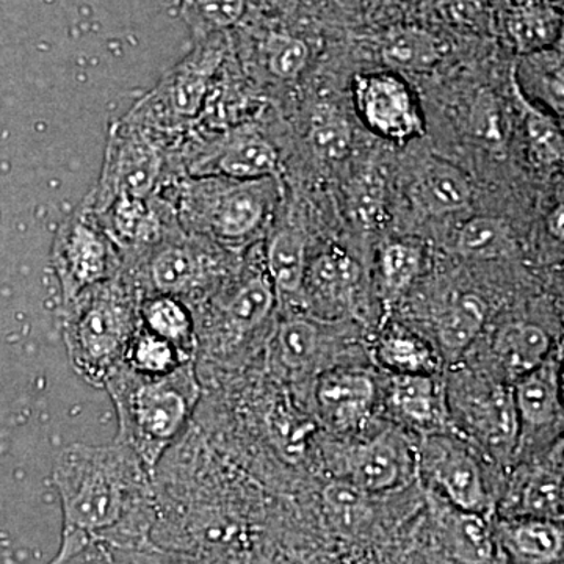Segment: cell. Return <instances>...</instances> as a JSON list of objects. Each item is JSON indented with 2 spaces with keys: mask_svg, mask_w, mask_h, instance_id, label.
Masks as SVG:
<instances>
[{
  "mask_svg": "<svg viewBox=\"0 0 564 564\" xmlns=\"http://www.w3.org/2000/svg\"><path fill=\"white\" fill-rule=\"evenodd\" d=\"M377 389L369 375L351 369L326 370L315 386L323 421L339 432L361 429L372 415Z\"/></svg>",
  "mask_w": 564,
  "mask_h": 564,
  "instance_id": "obj_12",
  "label": "cell"
},
{
  "mask_svg": "<svg viewBox=\"0 0 564 564\" xmlns=\"http://www.w3.org/2000/svg\"><path fill=\"white\" fill-rule=\"evenodd\" d=\"M323 497L334 524L340 529H356L369 514L367 492L348 480L333 481L326 486Z\"/></svg>",
  "mask_w": 564,
  "mask_h": 564,
  "instance_id": "obj_36",
  "label": "cell"
},
{
  "mask_svg": "<svg viewBox=\"0 0 564 564\" xmlns=\"http://www.w3.org/2000/svg\"><path fill=\"white\" fill-rule=\"evenodd\" d=\"M551 339L532 323H510L496 336L494 352L511 381L519 380L547 361Z\"/></svg>",
  "mask_w": 564,
  "mask_h": 564,
  "instance_id": "obj_20",
  "label": "cell"
},
{
  "mask_svg": "<svg viewBox=\"0 0 564 564\" xmlns=\"http://www.w3.org/2000/svg\"><path fill=\"white\" fill-rule=\"evenodd\" d=\"M414 202L430 214L464 209L473 199V187L456 166L433 161L414 184Z\"/></svg>",
  "mask_w": 564,
  "mask_h": 564,
  "instance_id": "obj_22",
  "label": "cell"
},
{
  "mask_svg": "<svg viewBox=\"0 0 564 564\" xmlns=\"http://www.w3.org/2000/svg\"><path fill=\"white\" fill-rule=\"evenodd\" d=\"M391 402L408 425L429 434L444 433L448 414L445 397L433 375H395Z\"/></svg>",
  "mask_w": 564,
  "mask_h": 564,
  "instance_id": "obj_16",
  "label": "cell"
},
{
  "mask_svg": "<svg viewBox=\"0 0 564 564\" xmlns=\"http://www.w3.org/2000/svg\"><path fill=\"white\" fill-rule=\"evenodd\" d=\"M273 362L289 373L306 370L321 351V332L307 318H285L270 343Z\"/></svg>",
  "mask_w": 564,
  "mask_h": 564,
  "instance_id": "obj_25",
  "label": "cell"
},
{
  "mask_svg": "<svg viewBox=\"0 0 564 564\" xmlns=\"http://www.w3.org/2000/svg\"><path fill=\"white\" fill-rule=\"evenodd\" d=\"M267 270L274 291L295 295L303 289L306 276V239L292 229L278 231L267 247Z\"/></svg>",
  "mask_w": 564,
  "mask_h": 564,
  "instance_id": "obj_26",
  "label": "cell"
},
{
  "mask_svg": "<svg viewBox=\"0 0 564 564\" xmlns=\"http://www.w3.org/2000/svg\"><path fill=\"white\" fill-rule=\"evenodd\" d=\"M196 361V358L181 350L170 340L155 336L139 325L133 334L122 364L133 372L159 377L173 372L184 364Z\"/></svg>",
  "mask_w": 564,
  "mask_h": 564,
  "instance_id": "obj_28",
  "label": "cell"
},
{
  "mask_svg": "<svg viewBox=\"0 0 564 564\" xmlns=\"http://www.w3.org/2000/svg\"><path fill=\"white\" fill-rule=\"evenodd\" d=\"M310 143L315 154L323 161H344L351 151L350 124L333 111L318 113L311 126Z\"/></svg>",
  "mask_w": 564,
  "mask_h": 564,
  "instance_id": "obj_35",
  "label": "cell"
},
{
  "mask_svg": "<svg viewBox=\"0 0 564 564\" xmlns=\"http://www.w3.org/2000/svg\"><path fill=\"white\" fill-rule=\"evenodd\" d=\"M519 87H533V93L541 96L560 117L563 115V54L549 50L527 54L524 62L514 73Z\"/></svg>",
  "mask_w": 564,
  "mask_h": 564,
  "instance_id": "obj_31",
  "label": "cell"
},
{
  "mask_svg": "<svg viewBox=\"0 0 564 564\" xmlns=\"http://www.w3.org/2000/svg\"><path fill=\"white\" fill-rule=\"evenodd\" d=\"M355 99L362 120L384 139L410 140L422 132L413 93L393 74L359 76L355 82Z\"/></svg>",
  "mask_w": 564,
  "mask_h": 564,
  "instance_id": "obj_9",
  "label": "cell"
},
{
  "mask_svg": "<svg viewBox=\"0 0 564 564\" xmlns=\"http://www.w3.org/2000/svg\"><path fill=\"white\" fill-rule=\"evenodd\" d=\"M505 28L521 54L549 50L562 31V17L540 0H519L505 13Z\"/></svg>",
  "mask_w": 564,
  "mask_h": 564,
  "instance_id": "obj_21",
  "label": "cell"
},
{
  "mask_svg": "<svg viewBox=\"0 0 564 564\" xmlns=\"http://www.w3.org/2000/svg\"><path fill=\"white\" fill-rule=\"evenodd\" d=\"M52 267L63 303H68L82 292L117 278L124 270V261L95 212L84 203L55 234Z\"/></svg>",
  "mask_w": 564,
  "mask_h": 564,
  "instance_id": "obj_4",
  "label": "cell"
},
{
  "mask_svg": "<svg viewBox=\"0 0 564 564\" xmlns=\"http://www.w3.org/2000/svg\"><path fill=\"white\" fill-rule=\"evenodd\" d=\"M415 464L402 434L388 430L348 452L345 480L367 494L391 491L411 480Z\"/></svg>",
  "mask_w": 564,
  "mask_h": 564,
  "instance_id": "obj_10",
  "label": "cell"
},
{
  "mask_svg": "<svg viewBox=\"0 0 564 564\" xmlns=\"http://www.w3.org/2000/svg\"><path fill=\"white\" fill-rule=\"evenodd\" d=\"M358 281V263L344 251L329 250L307 267L303 289L317 313L334 317L350 307Z\"/></svg>",
  "mask_w": 564,
  "mask_h": 564,
  "instance_id": "obj_13",
  "label": "cell"
},
{
  "mask_svg": "<svg viewBox=\"0 0 564 564\" xmlns=\"http://www.w3.org/2000/svg\"><path fill=\"white\" fill-rule=\"evenodd\" d=\"M52 481L61 497L63 532L96 541L143 511L154 475L128 445L70 444L55 458Z\"/></svg>",
  "mask_w": 564,
  "mask_h": 564,
  "instance_id": "obj_1",
  "label": "cell"
},
{
  "mask_svg": "<svg viewBox=\"0 0 564 564\" xmlns=\"http://www.w3.org/2000/svg\"><path fill=\"white\" fill-rule=\"evenodd\" d=\"M280 158L273 144L258 133H240L226 141L217 154L199 163L203 176L218 174L232 181H261L276 176Z\"/></svg>",
  "mask_w": 564,
  "mask_h": 564,
  "instance_id": "obj_14",
  "label": "cell"
},
{
  "mask_svg": "<svg viewBox=\"0 0 564 564\" xmlns=\"http://www.w3.org/2000/svg\"><path fill=\"white\" fill-rule=\"evenodd\" d=\"M263 54H265L267 68L274 77L292 80L306 68L310 61V46L306 41L296 36L273 33L267 40Z\"/></svg>",
  "mask_w": 564,
  "mask_h": 564,
  "instance_id": "obj_37",
  "label": "cell"
},
{
  "mask_svg": "<svg viewBox=\"0 0 564 564\" xmlns=\"http://www.w3.org/2000/svg\"><path fill=\"white\" fill-rule=\"evenodd\" d=\"M513 403L519 422V440L522 434L541 432L562 417L558 372L554 362L545 361L514 381Z\"/></svg>",
  "mask_w": 564,
  "mask_h": 564,
  "instance_id": "obj_15",
  "label": "cell"
},
{
  "mask_svg": "<svg viewBox=\"0 0 564 564\" xmlns=\"http://www.w3.org/2000/svg\"><path fill=\"white\" fill-rule=\"evenodd\" d=\"M519 514L524 518L549 519L558 522L563 518L562 474L547 467H538L525 475L518 496Z\"/></svg>",
  "mask_w": 564,
  "mask_h": 564,
  "instance_id": "obj_30",
  "label": "cell"
},
{
  "mask_svg": "<svg viewBox=\"0 0 564 564\" xmlns=\"http://www.w3.org/2000/svg\"><path fill=\"white\" fill-rule=\"evenodd\" d=\"M516 93L524 104L527 140L533 161L543 166L558 165L564 154L562 128L547 115L534 110L521 93Z\"/></svg>",
  "mask_w": 564,
  "mask_h": 564,
  "instance_id": "obj_34",
  "label": "cell"
},
{
  "mask_svg": "<svg viewBox=\"0 0 564 564\" xmlns=\"http://www.w3.org/2000/svg\"><path fill=\"white\" fill-rule=\"evenodd\" d=\"M162 169V154L154 139L128 117L111 128L101 181L85 204L99 214L115 199H150Z\"/></svg>",
  "mask_w": 564,
  "mask_h": 564,
  "instance_id": "obj_6",
  "label": "cell"
},
{
  "mask_svg": "<svg viewBox=\"0 0 564 564\" xmlns=\"http://www.w3.org/2000/svg\"><path fill=\"white\" fill-rule=\"evenodd\" d=\"M254 182H187L181 193L182 215L223 242H240L256 232L265 217V199L256 191Z\"/></svg>",
  "mask_w": 564,
  "mask_h": 564,
  "instance_id": "obj_7",
  "label": "cell"
},
{
  "mask_svg": "<svg viewBox=\"0 0 564 564\" xmlns=\"http://www.w3.org/2000/svg\"><path fill=\"white\" fill-rule=\"evenodd\" d=\"M139 321L148 332L177 345L193 358H198L195 315L187 303L169 295L141 296Z\"/></svg>",
  "mask_w": 564,
  "mask_h": 564,
  "instance_id": "obj_19",
  "label": "cell"
},
{
  "mask_svg": "<svg viewBox=\"0 0 564 564\" xmlns=\"http://www.w3.org/2000/svg\"><path fill=\"white\" fill-rule=\"evenodd\" d=\"M467 419L477 433L496 447L510 445L519 440V422L513 395L505 388H494L469 402Z\"/></svg>",
  "mask_w": 564,
  "mask_h": 564,
  "instance_id": "obj_23",
  "label": "cell"
},
{
  "mask_svg": "<svg viewBox=\"0 0 564 564\" xmlns=\"http://www.w3.org/2000/svg\"><path fill=\"white\" fill-rule=\"evenodd\" d=\"M140 293L124 273L65 303L63 339L70 367L82 380L104 389L121 366L139 328Z\"/></svg>",
  "mask_w": 564,
  "mask_h": 564,
  "instance_id": "obj_3",
  "label": "cell"
},
{
  "mask_svg": "<svg viewBox=\"0 0 564 564\" xmlns=\"http://www.w3.org/2000/svg\"><path fill=\"white\" fill-rule=\"evenodd\" d=\"M511 248L510 228L507 221L496 217H475L458 232L456 250L466 258L496 259Z\"/></svg>",
  "mask_w": 564,
  "mask_h": 564,
  "instance_id": "obj_32",
  "label": "cell"
},
{
  "mask_svg": "<svg viewBox=\"0 0 564 564\" xmlns=\"http://www.w3.org/2000/svg\"><path fill=\"white\" fill-rule=\"evenodd\" d=\"M386 65L408 73L433 69L444 55V46L433 33L419 28L393 29L381 50Z\"/></svg>",
  "mask_w": 564,
  "mask_h": 564,
  "instance_id": "obj_24",
  "label": "cell"
},
{
  "mask_svg": "<svg viewBox=\"0 0 564 564\" xmlns=\"http://www.w3.org/2000/svg\"><path fill=\"white\" fill-rule=\"evenodd\" d=\"M380 362L395 375H432L436 361L429 345L406 333H391L377 348Z\"/></svg>",
  "mask_w": 564,
  "mask_h": 564,
  "instance_id": "obj_33",
  "label": "cell"
},
{
  "mask_svg": "<svg viewBox=\"0 0 564 564\" xmlns=\"http://www.w3.org/2000/svg\"><path fill=\"white\" fill-rule=\"evenodd\" d=\"M419 466L452 507L484 516L491 510L484 470L462 441L444 433L429 434L423 440Z\"/></svg>",
  "mask_w": 564,
  "mask_h": 564,
  "instance_id": "obj_8",
  "label": "cell"
},
{
  "mask_svg": "<svg viewBox=\"0 0 564 564\" xmlns=\"http://www.w3.org/2000/svg\"><path fill=\"white\" fill-rule=\"evenodd\" d=\"M445 540L456 558L467 564H485L492 556V538L484 514L454 507L445 519Z\"/></svg>",
  "mask_w": 564,
  "mask_h": 564,
  "instance_id": "obj_29",
  "label": "cell"
},
{
  "mask_svg": "<svg viewBox=\"0 0 564 564\" xmlns=\"http://www.w3.org/2000/svg\"><path fill=\"white\" fill-rule=\"evenodd\" d=\"M486 304L474 293L459 295L437 322V337L447 355H462L484 329Z\"/></svg>",
  "mask_w": 564,
  "mask_h": 564,
  "instance_id": "obj_27",
  "label": "cell"
},
{
  "mask_svg": "<svg viewBox=\"0 0 564 564\" xmlns=\"http://www.w3.org/2000/svg\"><path fill=\"white\" fill-rule=\"evenodd\" d=\"M118 417L115 441L135 452L154 475L177 444L203 395L196 361L173 372L148 377L121 364L104 384Z\"/></svg>",
  "mask_w": 564,
  "mask_h": 564,
  "instance_id": "obj_2",
  "label": "cell"
},
{
  "mask_svg": "<svg viewBox=\"0 0 564 564\" xmlns=\"http://www.w3.org/2000/svg\"><path fill=\"white\" fill-rule=\"evenodd\" d=\"M154 564H206L199 560L188 558L182 555H162L161 558L155 560Z\"/></svg>",
  "mask_w": 564,
  "mask_h": 564,
  "instance_id": "obj_41",
  "label": "cell"
},
{
  "mask_svg": "<svg viewBox=\"0 0 564 564\" xmlns=\"http://www.w3.org/2000/svg\"><path fill=\"white\" fill-rule=\"evenodd\" d=\"M421 248L411 243L395 242L388 245L381 254V273L386 288L392 292H402L421 273Z\"/></svg>",
  "mask_w": 564,
  "mask_h": 564,
  "instance_id": "obj_38",
  "label": "cell"
},
{
  "mask_svg": "<svg viewBox=\"0 0 564 564\" xmlns=\"http://www.w3.org/2000/svg\"><path fill=\"white\" fill-rule=\"evenodd\" d=\"M274 304H276V291L269 274H251L223 303L221 315L226 339L236 343L248 334L254 333L259 326L269 321Z\"/></svg>",
  "mask_w": 564,
  "mask_h": 564,
  "instance_id": "obj_18",
  "label": "cell"
},
{
  "mask_svg": "<svg viewBox=\"0 0 564 564\" xmlns=\"http://www.w3.org/2000/svg\"><path fill=\"white\" fill-rule=\"evenodd\" d=\"M90 545V541L87 538L82 536L79 533H66L63 532V540L58 554L52 560L50 564H65L68 563L74 556L82 554L85 549Z\"/></svg>",
  "mask_w": 564,
  "mask_h": 564,
  "instance_id": "obj_39",
  "label": "cell"
},
{
  "mask_svg": "<svg viewBox=\"0 0 564 564\" xmlns=\"http://www.w3.org/2000/svg\"><path fill=\"white\" fill-rule=\"evenodd\" d=\"M499 536L516 564H555L563 556V527L540 518H516L503 521Z\"/></svg>",
  "mask_w": 564,
  "mask_h": 564,
  "instance_id": "obj_17",
  "label": "cell"
},
{
  "mask_svg": "<svg viewBox=\"0 0 564 564\" xmlns=\"http://www.w3.org/2000/svg\"><path fill=\"white\" fill-rule=\"evenodd\" d=\"M220 62V52L215 47H203L181 62L152 91L141 106L154 107L161 118L172 121L192 120L202 111L209 90L212 73Z\"/></svg>",
  "mask_w": 564,
  "mask_h": 564,
  "instance_id": "obj_11",
  "label": "cell"
},
{
  "mask_svg": "<svg viewBox=\"0 0 564 564\" xmlns=\"http://www.w3.org/2000/svg\"><path fill=\"white\" fill-rule=\"evenodd\" d=\"M131 274H126L140 296L169 295L188 304L218 276V261L198 240L166 232L162 240L141 252Z\"/></svg>",
  "mask_w": 564,
  "mask_h": 564,
  "instance_id": "obj_5",
  "label": "cell"
},
{
  "mask_svg": "<svg viewBox=\"0 0 564 564\" xmlns=\"http://www.w3.org/2000/svg\"><path fill=\"white\" fill-rule=\"evenodd\" d=\"M564 209L563 204H560L558 207L547 218V228L549 232L555 237V239L563 240L564 239Z\"/></svg>",
  "mask_w": 564,
  "mask_h": 564,
  "instance_id": "obj_40",
  "label": "cell"
}]
</instances>
